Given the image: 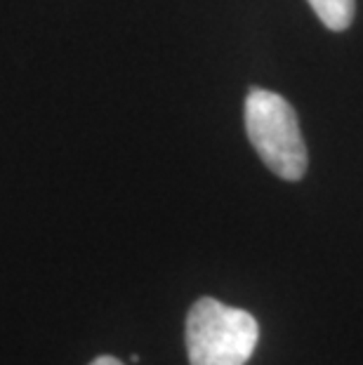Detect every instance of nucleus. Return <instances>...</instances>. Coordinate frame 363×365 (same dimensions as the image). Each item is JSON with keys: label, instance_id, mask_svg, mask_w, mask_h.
<instances>
[{"label": "nucleus", "instance_id": "f257e3e1", "mask_svg": "<svg viewBox=\"0 0 363 365\" xmlns=\"http://www.w3.org/2000/svg\"><path fill=\"white\" fill-rule=\"evenodd\" d=\"M245 132L262 163L281 180L297 182L307 173V146L300 120L285 97L250 88L245 97Z\"/></svg>", "mask_w": 363, "mask_h": 365}, {"label": "nucleus", "instance_id": "f03ea898", "mask_svg": "<svg viewBox=\"0 0 363 365\" xmlns=\"http://www.w3.org/2000/svg\"><path fill=\"white\" fill-rule=\"evenodd\" d=\"M260 339V325L243 309L200 297L187 316L191 365H245Z\"/></svg>", "mask_w": 363, "mask_h": 365}, {"label": "nucleus", "instance_id": "7ed1b4c3", "mask_svg": "<svg viewBox=\"0 0 363 365\" xmlns=\"http://www.w3.org/2000/svg\"><path fill=\"white\" fill-rule=\"evenodd\" d=\"M316 17L330 31H344L357 12V0H309Z\"/></svg>", "mask_w": 363, "mask_h": 365}, {"label": "nucleus", "instance_id": "20e7f679", "mask_svg": "<svg viewBox=\"0 0 363 365\" xmlns=\"http://www.w3.org/2000/svg\"><path fill=\"white\" fill-rule=\"evenodd\" d=\"M90 365H123L118 359H113V356H99V359H95Z\"/></svg>", "mask_w": 363, "mask_h": 365}]
</instances>
